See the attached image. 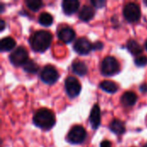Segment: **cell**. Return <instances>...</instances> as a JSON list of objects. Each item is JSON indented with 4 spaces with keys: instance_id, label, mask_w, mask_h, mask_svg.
I'll list each match as a JSON object with an SVG mask.
<instances>
[{
    "instance_id": "6da1fadb",
    "label": "cell",
    "mask_w": 147,
    "mask_h": 147,
    "mask_svg": "<svg viewBox=\"0 0 147 147\" xmlns=\"http://www.w3.org/2000/svg\"><path fill=\"white\" fill-rule=\"evenodd\" d=\"M52 34L46 30H38L34 32L29 37V45L33 51L43 53L47 50L52 43Z\"/></svg>"
},
{
    "instance_id": "7a4b0ae2",
    "label": "cell",
    "mask_w": 147,
    "mask_h": 147,
    "mask_svg": "<svg viewBox=\"0 0 147 147\" xmlns=\"http://www.w3.org/2000/svg\"><path fill=\"white\" fill-rule=\"evenodd\" d=\"M56 119L54 114L48 109H40L33 117V123L35 127L42 130H49L55 125Z\"/></svg>"
},
{
    "instance_id": "3957f363",
    "label": "cell",
    "mask_w": 147,
    "mask_h": 147,
    "mask_svg": "<svg viewBox=\"0 0 147 147\" xmlns=\"http://www.w3.org/2000/svg\"><path fill=\"white\" fill-rule=\"evenodd\" d=\"M121 66L118 60L113 56H107L101 63V73L105 77H111L120 71Z\"/></svg>"
},
{
    "instance_id": "277c9868",
    "label": "cell",
    "mask_w": 147,
    "mask_h": 147,
    "mask_svg": "<svg viewBox=\"0 0 147 147\" xmlns=\"http://www.w3.org/2000/svg\"><path fill=\"white\" fill-rule=\"evenodd\" d=\"M87 137V133L84 127L77 125L71 127L67 134V141L72 145H79L84 142Z\"/></svg>"
},
{
    "instance_id": "5b68a950",
    "label": "cell",
    "mask_w": 147,
    "mask_h": 147,
    "mask_svg": "<svg viewBox=\"0 0 147 147\" xmlns=\"http://www.w3.org/2000/svg\"><path fill=\"white\" fill-rule=\"evenodd\" d=\"M123 16L129 22H136L140 19V7L136 3H127L123 8Z\"/></svg>"
},
{
    "instance_id": "8992f818",
    "label": "cell",
    "mask_w": 147,
    "mask_h": 147,
    "mask_svg": "<svg viewBox=\"0 0 147 147\" xmlns=\"http://www.w3.org/2000/svg\"><path fill=\"white\" fill-rule=\"evenodd\" d=\"M9 59L15 66H22L29 59L28 53L24 47H18L9 54Z\"/></svg>"
},
{
    "instance_id": "52a82bcc",
    "label": "cell",
    "mask_w": 147,
    "mask_h": 147,
    "mask_svg": "<svg viewBox=\"0 0 147 147\" xmlns=\"http://www.w3.org/2000/svg\"><path fill=\"white\" fill-rule=\"evenodd\" d=\"M65 89L67 96L70 98H75L80 94L82 86L75 77L69 76L65 80Z\"/></svg>"
},
{
    "instance_id": "ba28073f",
    "label": "cell",
    "mask_w": 147,
    "mask_h": 147,
    "mask_svg": "<svg viewBox=\"0 0 147 147\" xmlns=\"http://www.w3.org/2000/svg\"><path fill=\"white\" fill-rule=\"evenodd\" d=\"M40 80L47 84H53L56 83L59 78V74L55 67L51 65L44 66L40 74Z\"/></svg>"
},
{
    "instance_id": "9c48e42d",
    "label": "cell",
    "mask_w": 147,
    "mask_h": 147,
    "mask_svg": "<svg viewBox=\"0 0 147 147\" xmlns=\"http://www.w3.org/2000/svg\"><path fill=\"white\" fill-rule=\"evenodd\" d=\"M73 48H74V51L78 53V54L87 55L93 49V44H91L88 39L84 37H80L75 41L73 45Z\"/></svg>"
},
{
    "instance_id": "30bf717a",
    "label": "cell",
    "mask_w": 147,
    "mask_h": 147,
    "mask_svg": "<svg viewBox=\"0 0 147 147\" xmlns=\"http://www.w3.org/2000/svg\"><path fill=\"white\" fill-rule=\"evenodd\" d=\"M59 39L64 43H71L76 37V33L73 28L70 27H63L58 32Z\"/></svg>"
},
{
    "instance_id": "8fae6325",
    "label": "cell",
    "mask_w": 147,
    "mask_h": 147,
    "mask_svg": "<svg viewBox=\"0 0 147 147\" xmlns=\"http://www.w3.org/2000/svg\"><path fill=\"white\" fill-rule=\"evenodd\" d=\"M90 123L91 127L94 130H96L100 124H101V109L98 104H95L90 111V118H89Z\"/></svg>"
},
{
    "instance_id": "7c38bea8",
    "label": "cell",
    "mask_w": 147,
    "mask_h": 147,
    "mask_svg": "<svg viewBox=\"0 0 147 147\" xmlns=\"http://www.w3.org/2000/svg\"><path fill=\"white\" fill-rule=\"evenodd\" d=\"M61 5L64 13L65 15L71 16L78 11L80 3L78 0H64Z\"/></svg>"
},
{
    "instance_id": "4fadbf2b",
    "label": "cell",
    "mask_w": 147,
    "mask_h": 147,
    "mask_svg": "<svg viewBox=\"0 0 147 147\" xmlns=\"http://www.w3.org/2000/svg\"><path fill=\"white\" fill-rule=\"evenodd\" d=\"M95 14H96V10L94 7L91 5L85 4L81 8L78 13V18L83 22H89L95 16Z\"/></svg>"
},
{
    "instance_id": "5bb4252c",
    "label": "cell",
    "mask_w": 147,
    "mask_h": 147,
    "mask_svg": "<svg viewBox=\"0 0 147 147\" xmlns=\"http://www.w3.org/2000/svg\"><path fill=\"white\" fill-rule=\"evenodd\" d=\"M71 69H72V72L78 76L83 77L84 75L87 74L88 72V66L87 65L81 60H74L71 64Z\"/></svg>"
},
{
    "instance_id": "9a60e30c",
    "label": "cell",
    "mask_w": 147,
    "mask_h": 147,
    "mask_svg": "<svg viewBox=\"0 0 147 147\" xmlns=\"http://www.w3.org/2000/svg\"><path fill=\"white\" fill-rule=\"evenodd\" d=\"M137 99H138L137 95L134 92L127 91L121 96V102L122 105L125 106V107H132L136 103Z\"/></svg>"
},
{
    "instance_id": "2e32d148",
    "label": "cell",
    "mask_w": 147,
    "mask_h": 147,
    "mask_svg": "<svg viewBox=\"0 0 147 147\" xmlns=\"http://www.w3.org/2000/svg\"><path fill=\"white\" fill-rule=\"evenodd\" d=\"M109 129L115 134L117 135H121L123 134L126 132V127H125V123L119 120V119H115L113 120L110 124H109Z\"/></svg>"
},
{
    "instance_id": "e0dca14e",
    "label": "cell",
    "mask_w": 147,
    "mask_h": 147,
    "mask_svg": "<svg viewBox=\"0 0 147 147\" xmlns=\"http://www.w3.org/2000/svg\"><path fill=\"white\" fill-rule=\"evenodd\" d=\"M127 48L129 53L137 57L140 56V54L143 52V48L141 47V46L134 39L128 40V41L127 42Z\"/></svg>"
},
{
    "instance_id": "ac0fdd59",
    "label": "cell",
    "mask_w": 147,
    "mask_h": 147,
    "mask_svg": "<svg viewBox=\"0 0 147 147\" xmlns=\"http://www.w3.org/2000/svg\"><path fill=\"white\" fill-rule=\"evenodd\" d=\"M16 40L12 37H5L3 38L0 41V49L2 52H7L12 50L16 47Z\"/></svg>"
},
{
    "instance_id": "d6986e66",
    "label": "cell",
    "mask_w": 147,
    "mask_h": 147,
    "mask_svg": "<svg viewBox=\"0 0 147 147\" xmlns=\"http://www.w3.org/2000/svg\"><path fill=\"white\" fill-rule=\"evenodd\" d=\"M99 87L102 90H104L108 93H110V94H114V93L117 92V90H118V85L115 82L110 81V80H104V81L101 82Z\"/></svg>"
},
{
    "instance_id": "ffe728a7",
    "label": "cell",
    "mask_w": 147,
    "mask_h": 147,
    "mask_svg": "<svg viewBox=\"0 0 147 147\" xmlns=\"http://www.w3.org/2000/svg\"><path fill=\"white\" fill-rule=\"evenodd\" d=\"M38 22L41 26L49 27V26H51L53 24V16L50 13L42 12L41 14H40V16L38 17Z\"/></svg>"
},
{
    "instance_id": "44dd1931",
    "label": "cell",
    "mask_w": 147,
    "mask_h": 147,
    "mask_svg": "<svg viewBox=\"0 0 147 147\" xmlns=\"http://www.w3.org/2000/svg\"><path fill=\"white\" fill-rule=\"evenodd\" d=\"M22 68H23V70H24L26 72L30 73V74H34V73H36V72L39 71V69H40L38 64H37L35 61L32 60V59H28V60L22 65Z\"/></svg>"
},
{
    "instance_id": "7402d4cb",
    "label": "cell",
    "mask_w": 147,
    "mask_h": 147,
    "mask_svg": "<svg viewBox=\"0 0 147 147\" xmlns=\"http://www.w3.org/2000/svg\"><path fill=\"white\" fill-rule=\"evenodd\" d=\"M25 3L27 7L33 11H38L43 6V3L40 0H27Z\"/></svg>"
},
{
    "instance_id": "603a6c76",
    "label": "cell",
    "mask_w": 147,
    "mask_h": 147,
    "mask_svg": "<svg viewBox=\"0 0 147 147\" xmlns=\"http://www.w3.org/2000/svg\"><path fill=\"white\" fill-rule=\"evenodd\" d=\"M134 63L139 67H144L147 65V57L145 55H140L135 58Z\"/></svg>"
},
{
    "instance_id": "cb8c5ba5",
    "label": "cell",
    "mask_w": 147,
    "mask_h": 147,
    "mask_svg": "<svg viewBox=\"0 0 147 147\" xmlns=\"http://www.w3.org/2000/svg\"><path fill=\"white\" fill-rule=\"evenodd\" d=\"M90 3H91V4L93 5V7H95V8H102V7L106 4V2H105V1H102V0L91 1Z\"/></svg>"
},
{
    "instance_id": "d4e9b609",
    "label": "cell",
    "mask_w": 147,
    "mask_h": 147,
    "mask_svg": "<svg viewBox=\"0 0 147 147\" xmlns=\"http://www.w3.org/2000/svg\"><path fill=\"white\" fill-rule=\"evenodd\" d=\"M103 47V44L100 41H96V43L93 44V50H96V49H102Z\"/></svg>"
},
{
    "instance_id": "484cf974",
    "label": "cell",
    "mask_w": 147,
    "mask_h": 147,
    "mask_svg": "<svg viewBox=\"0 0 147 147\" xmlns=\"http://www.w3.org/2000/svg\"><path fill=\"white\" fill-rule=\"evenodd\" d=\"M100 147H112V144L109 140H103L101 142Z\"/></svg>"
},
{
    "instance_id": "4316f807",
    "label": "cell",
    "mask_w": 147,
    "mask_h": 147,
    "mask_svg": "<svg viewBox=\"0 0 147 147\" xmlns=\"http://www.w3.org/2000/svg\"><path fill=\"white\" fill-rule=\"evenodd\" d=\"M140 90L142 92H146L147 91V83H144L143 84L140 85Z\"/></svg>"
},
{
    "instance_id": "83f0119b",
    "label": "cell",
    "mask_w": 147,
    "mask_h": 147,
    "mask_svg": "<svg viewBox=\"0 0 147 147\" xmlns=\"http://www.w3.org/2000/svg\"><path fill=\"white\" fill-rule=\"evenodd\" d=\"M0 22H1V25H0L1 31H3V30L4 29V27H5V22H4V21H3V20H1V21H0Z\"/></svg>"
},
{
    "instance_id": "f1b7e54d",
    "label": "cell",
    "mask_w": 147,
    "mask_h": 147,
    "mask_svg": "<svg viewBox=\"0 0 147 147\" xmlns=\"http://www.w3.org/2000/svg\"><path fill=\"white\" fill-rule=\"evenodd\" d=\"M145 47H146V49L147 51V40L146 41V43H145Z\"/></svg>"
},
{
    "instance_id": "f546056e",
    "label": "cell",
    "mask_w": 147,
    "mask_h": 147,
    "mask_svg": "<svg viewBox=\"0 0 147 147\" xmlns=\"http://www.w3.org/2000/svg\"><path fill=\"white\" fill-rule=\"evenodd\" d=\"M142 147H147V144H146L145 146H142Z\"/></svg>"
}]
</instances>
